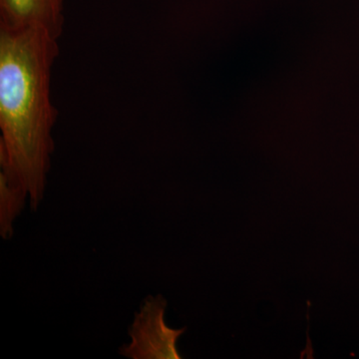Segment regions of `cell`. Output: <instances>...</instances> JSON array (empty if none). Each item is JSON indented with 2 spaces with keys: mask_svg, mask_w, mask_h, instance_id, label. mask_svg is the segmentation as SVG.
Returning <instances> with one entry per match:
<instances>
[{
  "mask_svg": "<svg viewBox=\"0 0 359 359\" xmlns=\"http://www.w3.org/2000/svg\"><path fill=\"white\" fill-rule=\"evenodd\" d=\"M58 54V37L46 30L0 29V167L25 187L33 211L54 150L50 80Z\"/></svg>",
  "mask_w": 359,
  "mask_h": 359,
  "instance_id": "cell-1",
  "label": "cell"
},
{
  "mask_svg": "<svg viewBox=\"0 0 359 359\" xmlns=\"http://www.w3.org/2000/svg\"><path fill=\"white\" fill-rule=\"evenodd\" d=\"M167 301L162 295L149 297L135 316L129 330L131 342L122 346L120 353L132 359H179V337L186 328L174 330L165 323Z\"/></svg>",
  "mask_w": 359,
  "mask_h": 359,
  "instance_id": "cell-2",
  "label": "cell"
},
{
  "mask_svg": "<svg viewBox=\"0 0 359 359\" xmlns=\"http://www.w3.org/2000/svg\"><path fill=\"white\" fill-rule=\"evenodd\" d=\"M65 0H0V29H42L60 37Z\"/></svg>",
  "mask_w": 359,
  "mask_h": 359,
  "instance_id": "cell-3",
  "label": "cell"
},
{
  "mask_svg": "<svg viewBox=\"0 0 359 359\" xmlns=\"http://www.w3.org/2000/svg\"><path fill=\"white\" fill-rule=\"evenodd\" d=\"M27 191L20 182L0 172V235L4 240L13 236V223L25 205Z\"/></svg>",
  "mask_w": 359,
  "mask_h": 359,
  "instance_id": "cell-4",
  "label": "cell"
}]
</instances>
